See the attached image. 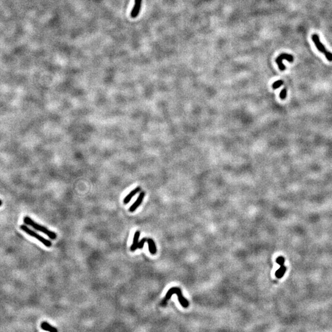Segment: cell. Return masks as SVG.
<instances>
[{"label":"cell","instance_id":"cell-14","mask_svg":"<svg viewBox=\"0 0 332 332\" xmlns=\"http://www.w3.org/2000/svg\"><path fill=\"white\" fill-rule=\"evenodd\" d=\"M286 96H287V90L286 89H283L280 93V98L282 100H284L286 98Z\"/></svg>","mask_w":332,"mask_h":332},{"label":"cell","instance_id":"cell-8","mask_svg":"<svg viewBox=\"0 0 332 332\" xmlns=\"http://www.w3.org/2000/svg\"><path fill=\"white\" fill-rule=\"evenodd\" d=\"M141 187L140 186H138L135 188H134L132 191H131L124 199L123 200V203L124 204H127L130 200L131 199H132L133 197H134L136 194H138V192H140L141 191Z\"/></svg>","mask_w":332,"mask_h":332},{"label":"cell","instance_id":"cell-11","mask_svg":"<svg viewBox=\"0 0 332 332\" xmlns=\"http://www.w3.org/2000/svg\"><path fill=\"white\" fill-rule=\"evenodd\" d=\"M41 328L44 330L50 331V332H57L58 331V330L56 328L52 326L51 325H50L47 322H42L41 323Z\"/></svg>","mask_w":332,"mask_h":332},{"label":"cell","instance_id":"cell-17","mask_svg":"<svg viewBox=\"0 0 332 332\" xmlns=\"http://www.w3.org/2000/svg\"><path fill=\"white\" fill-rule=\"evenodd\" d=\"M2 205V201L0 200V206Z\"/></svg>","mask_w":332,"mask_h":332},{"label":"cell","instance_id":"cell-13","mask_svg":"<svg viewBox=\"0 0 332 332\" xmlns=\"http://www.w3.org/2000/svg\"><path fill=\"white\" fill-rule=\"evenodd\" d=\"M283 84V81H282V80H277V81H275V82L272 84V89H276L279 88Z\"/></svg>","mask_w":332,"mask_h":332},{"label":"cell","instance_id":"cell-12","mask_svg":"<svg viewBox=\"0 0 332 332\" xmlns=\"http://www.w3.org/2000/svg\"><path fill=\"white\" fill-rule=\"evenodd\" d=\"M285 270H286L285 267H284L283 265H281L280 267L275 272L276 277L278 278H281L284 275Z\"/></svg>","mask_w":332,"mask_h":332},{"label":"cell","instance_id":"cell-7","mask_svg":"<svg viewBox=\"0 0 332 332\" xmlns=\"http://www.w3.org/2000/svg\"><path fill=\"white\" fill-rule=\"evenodd\" d=\"M141 1L142 0H135L134 6L130 14V15L132 18H135L138 15L141 9Z\"/></svg>","mask_w":332,"mask_h":332},{"label":"cell","instance_id":"cell-3","mask_svg":"<svg viewBox=\"0 0 332 332\" xmlns=\"http://www.w3.org/2000/svg\"><path fill=\"white\" fill-rule=\"evenodd\" d=\"M20 229L22 231H23L25 232H26L27 234H28L30 236H32V237H34L35 239H36L37 240H38L39 242H41L45 247H50L52 246V242L49 240H47V239H45L44 237H42L41 235H40L39 234H38V233H36L34 231H33L31 229H30L29 227H28L26 225L22 224L20 226Z\"/></svg>","mask_w":332,"mask_h":332},{"label":"cell","instance_id":"cell-9","mask_svg":"<svg viewBox=\"0 0 332 332\" xmlns=\"http://www.w3.org/2000/svg\"><path fill=\"white\" fill-rule=\"evenodd\" d=\"M140 235V232L139 231H136L133 235V242L132 245L130 246V250L131 251H135L138 248V239Z\"/></svg>","mask_w":332,"mask_h":332},{"label":"cell","instance_id":"cell-6","mask_svg":"<svg viewBox=\"0 0 332 332\" xmlns=\"http://www.w3.org/2000/svg\"><path fill=\"white\" fill-rule=\"evenodd\" d=\"M145 196V192L144 191H141L140 192V194L138 196V197H137V199H136V200L134 202V203L130 207L128 210L130 212H133L135 211L137 208L141 204L143 200V199Z\"/></svg>","mask_w":332,"mask_h":332},{"label":"cell","instance_id":"cell-10","mask_svg":"<svg viewBox=\"0 0 332 332\" xmlns=\"http://www.w3.org/2000/svg\"><path fill=\"white\" fill-rule=\"evenodd\" d=\"M146 242H147L148 244V248L149 252L152 255H155L157 252V248L154 241L151 238H146Z\"/></svg>","mask_w":332,"mask_h":332},{"label":"cell","instance_id":"cell-16","mask_svg":"<svg viewBox=\"0 0 332 332\" xmlns=\"http://www.w3.org/2000/svg\"><path fill=\"white\" fill-rule=\"evenodd\" d=\"M276 261H277V263L278 264H279L281 266V265H283V264L284 259H283V258L280 256V257H278V258H277Z\"/></svg>","mask_w":332,"mask_h":332},{"label":"cell","instance_id":"cell-4","mask_svg":"<svg viewBox=\"0 0 332 332\" xmlns=\"http://www.w3.org/2000/svg\"><path fill=\"white\" fill-rule=\"evenodd\" d=\"M311 38H312V40L314 42L316 48L321 53H323L325 55V57L326 58V59L328 61H332V53H331L330 52H329L328 50H327L325 49L324 45L320 42L318 36L317 34H314L312 35Z\"/></svg>","mask_w":332,"mask_h":332},{"label":"cell","instance_id":"cell-2","mask_svg":"<svg viewBox=\"0 0 332 332\" xmlns=\"http://www.w3.org/2000/svg\"><path fill=\"white\" fill-rule=\"evenodd\" d=\"M23 222L25 224L29 225L35 229L37 231H39L40 232H42L46 234L50 239H55L57 237V234L55 232L49 231L47 227L39 224L38 223L34 222L31 218L29 216H25L23 218Z\"/></svg>","mask_w":332,"mask_h":332},{"label":"cell","instance_id":"cell-1","mask_svg":"<svg viewBox=\"0 0 332 332\" xmlns=\"http://www.w3.org/2000/svg\"><path fill=\"white\" fill-rule=\"evenodd\" d=\"M173 294H176L177 295L178 298V301H179V302H180V304L181 305L182 307H183L184 308H187L189 306L188 301L185 298H184L183 296L181 290L178 287H172V288H171L170 289H169L168 290L167 293H166V295H165V298H164V299L161 302V305L162 306L165 305L167 301L170 299V298H171V296H172V295Z\"/></svg>","mask_w":332,"mask_h":332},{"label":"cell","instance_id":"cell-5","mask_svg":"<svg viewBox=\"0 0 332 332\" xmlns=\"http://www.w3.org/2000/svg\"><path fill=\"white\" fill-rule=\"evenodd\" d=\"M283 60H287L289 62H292L294 58L291 55L288 53H282L278 56L275 60V62L277 64L279 69L281 71H284L285 69V66L283 63Z\"/></svg>","mask_w":332,"mask_h":332},{"label":"cell","instance_id":"cell-15","mask_svg":"<svg viewBox=\"0 0 332 332\" xmlns=\"http://www.w3.org/2000/svg\"><path fill=\"white\" fill-rule=\"evenodd\" d=\"M145 242H146V238L144 237V238H143V239L140 240V242H138V248L141 249V248L143 247L144 243H145Z\"/></svg>","mask_w":332,"mask_h":332}]
</instances>
